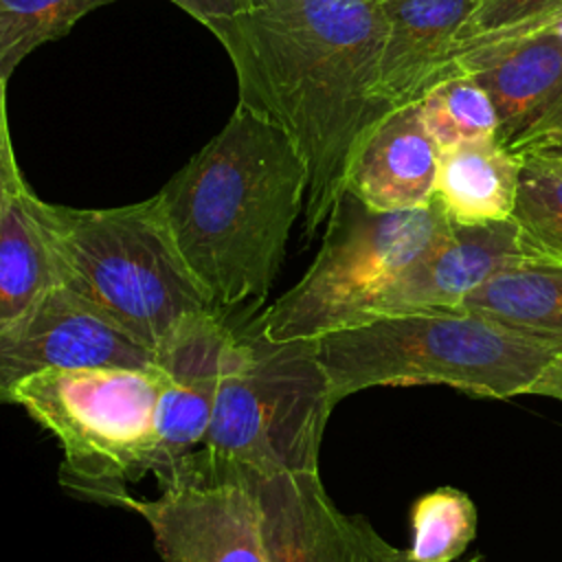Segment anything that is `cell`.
Masks as SVG:
<instances>
[{
	"mask_svg": "<svg viewBox=\"0 0 562 562\" xmlns=\"http://www.w3.org/2000/svg\"><path fill=\"white\" fill-rule=\"evenodd\" d=\"M384 40L375 94L389 108L415 101L454 40L472 0H382Z\"/></svg>",
	"mask_w": 562,
	"mask_h": 562,
	"instance_id": "15",
	"label": "cell"
},
{
	"mask_svg": "<svg viewBox=\"0 0 562 562\" xmlns=\"http://www.w3.org/2000/svg\"><path fill=\"white\" fill-rule=\"evenodd\" d=\"M204 26L235 68L237 103L279 125L303 158V235L312 239L345 193L353 147L391 110L375 94L380 2L266 0Z\"/></svg>",
	"mask_w": 562,
	"mask_h": 562,
	"instance_id": "1",
	"label": "cell"
},
{
	"mask_svg": "<svg viewBox=\"0 0 562 562\" xmlns=\"http://www.w3.org/2000/svg\"><path fill=\"white\" fill-rule=\"evenodd\" d=\"M305 191L307 169L290 136L237 103L158 198L184 261L226 312L268 296Z\"/></svg>",
	"mask_w": 562,
	"mask_h": 562,
	"instance_id": "2",
	"label": "cell"
},
{
	"mask_svg": "<svg viewBox=\"0 0 562 562\" xmlns=\"http://www.w3.org/2000/svg\"><path fill=\"white\" fill-rule=\"evenodd\" d=\"M437 147L419 101L386 110L358 140L345 173V193L373 211H406L432 202Z\"/></svg>",
	"mask_w": 562,
	"mask_h": 562,
	"instance_id": "14",
	"label": "cell"
},
{
	"mask_svg": "<svg viewBox=\"0 0 562 562\" xmlns=\"http://www.w3.org/2000/svg\"><path fill=\"white\" fill-rule=\"evenodd\" d=\"M378 2H382V0H378Z\"/></svg>",
	"mask_w": 562,
	"mask_h": 562,
	"instance_id": "30",
	"label": "cell"
},
{
	"mask_svg": "<svg viewBox=\"0 0 562 562\" xmlns=\"http://www.w3.org/2000/svg\"><path fill=\"white\" fill-rule=\"evenodd\" d=\"M527 395H542V397H553L562 402V353H558L551 360V364L531 384Z\"/></svg>",
	"mask_w": 562,
	"mask_h": 562,
	"instance_id": "28",
	"label": "cell"
},
{
	"mask_svg": "<svg viewBox=\"0 0 562 562\" xmlns=\"http://www.w3.org/2000/svg\"><path fill=\"white\" fill-rule=\"evenodd\" d=\"M461 307L562 342V261L520 257L468 294Z\"/></svg>",
	"mask_w": 562,
	"mask_h": 562,
	"instance_id": "18",
	"label": "cell"
},
{
	"mask_svg": "<svg viewBox=\"0 0 562 562\" xmlns=\"http://www.w3.org/2000/svg\"><path fill=\"white\" fill-rule=\"evenodd\" d=\"M162 386L158 364L48 369L20 382L13 404L61 443V485L110 503L127 492V483L151 474Z\"/></svg>",
	"mask_w": 562,
	"mask_h": 562,
	"instance_id": "7",
	"label": "cell"
},
{
	"mask_svg": "<svg viewBox=\"0 0 562 562\" xmlns=\"http://www.w3.org/2000/svg\"><path fill=\"white\" fill-rule=\"evenodd\" d=\"M547 149H553V151H558V154L562 156V143H558V145H553V147H547Z\"/></svg>",
	"mask_w": 562,
	"mask_h": 562,
	"instance_id": "29",
	"label": "cell"
},
{
	"mask_svg": "<svg viewBox=\"0 0 562 562\" xmlns=\"http://www.w3.org/2000/svg\"><path fill=\"white\" fill-rule=\"evenodd\" d=\"M520 178V156L496 136L437 149L435 200L454 224H487L512 217Z\"/></svg>",
	"mask_w": 562,
	"mask_h": 562,
	"instance_id": "16",
	"label": "cell"
},
{
	"mask_svg": "<svg viewBox=\"0 0 562 562\" xmlns=\"http://www.w3.org/2000/svg\"><path fill=\"white\" fill-rule=\"evenodd\" d=\"M450 75H470L487 90L496 140L512 154L562 143V42L533 35L452 55L430 70L422 92Z\"/></svg>",
	"mask_w": 562,
	"mask_h": 562,
	"instance_id": "10",
	"label": "cell"
},
{
	"mask_svg": "<svg viewBox=\"0 0 562 562\" xmlns=\"http://www.w3.org/2000/svg\"><path fill=\"white\" fill-rule=\"evenodd\" d=\"M422 121L437 149L496 136L498 116L487 90L470 75L441 77L419 94Z\"/></svg>",
	"mask_w": 562,
	"mask_h": 562,
	"instance_id": "20",
	"label": "cell"
},
{
	"mask_svg": "<svg viewBox=\"0 0 562 562\" xmlns=\"http://www.w3.org/2000/svg\"><path fill=\"white\" fill-rule=\"evenodd\" d=\"M527 257L516 222L454 224L395 281L375 316L459 307L494 272ZM360 325V323H358Z\"/></svg>",
	"mask_w": 562,
	"mask_h": 562,
	"instance_id": "13",
	"label": "cell"
},
{
	"mask_svg": "<svg viewBox=\"0 0 562 562\" xmlns=\"http://www.w3.org/2000/svg\"><path fill=\"white\" fill-rule=\"evenodd\" d=\"M81 367L151 369L156 351L59 283L0 331V404L26 378Z\"/></svg>",
	"mask_w": 562,
	"mask_h": 562,
	"instance_id": "9",
	"label": "cell"
},
{
	"mask_svg": "<svg viewBox=\"0 0 562 562\" xmlns=\"http://www.w3.org/2000/svg\"><path fill=\"white\" fill-rule=\"evenodd\" d=\"M35 202L26 187L0 211V331L61 283Z\"/></svg>",
	"mask_w": 562,
	"mask_h": 562,
	"instance_id": "17",
	"label": "cell"
},
{
	"mask_svg": "<svg viewBox=\"0 0 562 562\" xmlns=\"http://www.w3.org/2000/svg\"><path fill=\"white\" fill-rule=\"evenodd\" d=\"M314 340L336 404L362 389L415 384L509 400L562 353L553 338L461 305L384 314Z\"/></svg>",
	"mask_w": 562,
	"mask_h": 562,
	"instance_id": "3",
	"label": "cell"
},
{
	"mask_svg": "<svg viewBox=\"0 0 562 562\" xmlns=\"http://www.w3.org/2000/svg\"><path fill=\"white\" fill-rule=\"evenodd\" d=\"M560 2L562 0H472L468 18L459 26L454 40L443 50L439 61L446 55L463 48L465 44H470L474 40H481V37H487V35H496V33L509 31L514 26H520V24L542 15L544 11L558 7Z\"/></svg>",
	"mask_w": 562,
	"mask_h": 562,
	"instance_id": "23",
	"label": "cell"
},
{
	"mask_svg": "<svg viewBox=\"0 0 562 562\" xmlns=\"http://www.w3.org/2000/svg\"><path fill=\"white\" fill-rule=\"evenodd\" d=\"M184 13L195 18L200 24H209L211 20L231 18L263 4L266 0H171Z\"/></svg>",
	"mask_w": 562,
	"mask_h": 562,
	"instance_id": "26",
	"label": "cell"
},
{
	"mask_svg": "<svg viewBox=\"0 0 562 562\" xmlns=\"http://www.w3.org/2000/svg\"><path fill=\"white\" fill-rule=\"evenodd\" d=\"M233 325L224 310L213 307L187 316L156 349V364L165 386L156 411V452L151 474L156 481L198 450L217 400Z\"/></svg>",
	"mask_w": 562,
	"mask_h": 562,
	"instance_id": "11",
	"label": "cell"
},
{
	"mask_svg": "<svg viewBox=\"0 0 562 562\" xmlns=\"http://www.w3.org/2000/svg\"><path fill=\"white\" fill-rule=\"evenodd\" d=\"M533 35H544V37H553L558 42H562V2L549 11H544L542 15L520 24V26H514L509 31H503V33H496V35H487V37H481V40H474L470 44H465L463 48L446 55L443 59L452 57V55H459V53H465V50H472V48H479V46H487V44H496V42H507V40H520V37H533ZM441 59V61H443ZM439 61V64H441Z\"/></svg>",
	"mask_w": 562,
	"mask_h": 562,
	"instance_id": "25",
	"label": "cell"
},
{
	"mask_svg": "<svg viewBox=\"0 0 562 562\" xmlns=\"http://www.w3.org/2000/svg\"><path fill=\"white\" fill-rule=\"evenodd\" d=\"M334 406L316 340H272L255 318L233 325L209 430L180 465L200 472H318Z\"/></svg>",
	"mask_w": 562,
	"mask_h": 562,
	"instance_id": "5",
	"label": "cell"
},
{
	"mask_svg": "<svg viewBox=\"0 0 562 562\" xmlns=\"http://www.w3.org/2000/svg\"><path fill=\"white\" fill-rule=\"evenodd\" d=\"M476 505L459 487H437L411 507V562H454L476 538Z\"/></svg>",
	"mask_w": 562,
	"mask_h": 562,
	"instance_id": "21",
	"label": "cell"
},
{
	"mask_svg": "<svg viewBox=\"0 0 562 562\" xmlns=\"http://www.w3.org/2000/svg\"><path fill=\"white\" fill-rule=\"evenodd\" d=\"M226 474H241L252 485L270 562H353L367 520L342 514L318 472H213L215 479Z\"/></svg>",
	"mask_w": 562,
	"mask_h": 562,
	"instance_id": "12",
	"label": "cell"
},
{
	"mask_svg": "<svg viewBox=\"0 0 562 562\" xmlns=\"http://www.w3.org/2000/svg\"><path fill=\"white\" fill-rule=\"evenodd\" d=\"M26 180L22 178L15 154H13V143H11V132H9V116H7V81L0 79V211L26 189Z\"/></svg>",
	"mask_w": 562,
	"mask_h": 562,
	"instance_id": "24",
	"label": "cell"
},
{
	"mask_svg": "<svg viewBox=\"0 0 562 562\" xmlns=\"http://www.w3.org/2000/svg\"><path fill=\"white\" fill-rule=\"evenodd\" d=\"M116 0H0V79L37 46L64 37L86 13Z\"/></svg>",
	"mask_w": 562,
	"mask_h": 562,
	"instance_id": "22",
	"label": "cell"
},
{
	"mask_svg": "<svg viewBox=\"0 0 562 562\" xmlns=\"http://www.w3.org/2000/svg\"><path fill=\"white\" fill-rule=\"evenodd\" d=\"M441 204L373 211L349 193L334 204L305 274L255 316L272 340L318 338L369 321L395 281L446 233Z\"/></svg>",
	"mask_w": 562,
	"mask_h": 562,
	"instance_id": "6",
	"label": "cell"
},
{
	"mask_svg": "<svg viewBox=\"0 0 562 562\" xmlns=\"http://www.w3.org/2000/svg\"><path fill=\"white\" fill-rule=\"evenodd\" d=\"M353 562H411L404 549L393 547L391 542H386L369 522L362 529L360 542H358V551ZM465 562H485L483 555H474Z\"/></svg>",
	"mask_w": 562,
	"mask_h": 562,
	"instance_id": "27",
	"label": "cell"
},
{
	"mask_svg": "<svg viewBox=\"0 0 562 562\" xmlns=\"http://www.w3.org/2000/svg\"><path fill=\"white\" fill-rule=\"evenodd\" d=\"M59 281L149 349L213 301L184 261L158 193L112 209L35 202Z\"/></svg>",
	"mask_w": 562,
	"mask_h": 562,
	"instance_id": "4",
	"label": "cell"
},
{
	"mask_svg": "<svg viewBox=\"0 0 562 562\" xmlns=\"http://www.w3.org/2000/svg\"><path fill=\"white\" fill-rule=\"evenodd\" d=\"M512 220L527 257L562 261V156L536 149L520 156Z\"/></svg>",
	"mask_w": 562,
	"mask_h": 562,
	"instance_id": "19",
	"label": "cell"
},
{
	"mask_svg": "<svg viewBox=\"0 0 562 562\" xmlns=\"http://www.w3.org/2000/svg\"><path fill=\"white\" fill-rule=\"evenodd\" d=\"M110 505L145 518L165 562H270L261 505L241 474L182 479L154 501L123 492Z\"/></svg>",
	"mask_w": 562,
	"mask_h": 562,
	"instance_id": "8",
	"label": "cell"
}]
</instances>
